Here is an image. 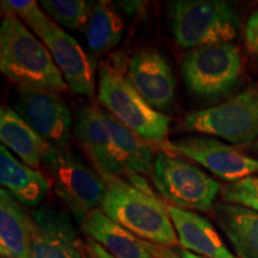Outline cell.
<instances>
[{"mask_svg": "<svg viewBox=\"0 0 258 258\" xmlns=\"http://www.w3.org/2000/svg\"><path fill=\"white\" fill-rule=\"evenodd\" d=\"M104 180L106 192L101 209L111 220L148 243L165 247L178 246L169 206L154 194L143 191L123 178Z\"/></svg>", "mask_w": 258, "mask_h": 258, "instance_id": "6da1fadb", "label": "cell"}, {"mask_svg": "<svg viewBox=\"0 0 258 258\" xmlns=\"http://www.w3.org/2000/svg\"><path fill=\"white\" fill-rule=\"evenodd\" d=\"M0 70L16 85L59 95L69 89L47 47L15 16H5L0 27Z\"/></svg>", "mask_w": 258, "mask_h": 258, "instance_id": "7a4b0ae2", "label": "cell"}, {"mask_svg": "<svg viewBox=\"0 0 258 258\" xmlns=\"http://www.w3.org/2000/svg\"><path fill=\"white\" fill-rule=\"evenodd\" d=\"M6 16L23 19L53 56L71 91L79 96H95L93 64L76 38L62 30L40 9L36 2H2Z\"/></svg>", "mask_w": 258, "mask_h": 258, "instance_id": "3957f363", "label": "cell"}, {"mask_svg": "<svg viewBox=\"0 0 258 258\" xmlns=\"http://www.w3.org/2000/svg\"><path fill=\"white\" fill-rule=\"evenodd\" d=\"M180 73L190 92L207 103L219 102L243 83L239 47L227 42L190 49L180 61Z\"/></svg>", "mask_w": 258, "mask_h": 258, "instance_id": "277c9868", "label": "cell"}, {"mask_svg": "<svg viewBox=\"0 0 258 258\" xmlns=\"http://www.w3.org/2000/svg\"><path fill=\"white\" fill-rule=\"evenodd\" d=\"M171 27L183 49L227 43L238 37L240 16L227 0H177L171 4Z\"/></svg>", "mask_w": 258, "mask_h": 258, "instance_id": "5b68a950", "label": "cell"}, {"mask_svg": "<svg viewBox=\"0 0 258 258\" xmlns=\"http://www.w3.org/2000/svg\"><path fill=\"white\" fill-rule=\"evenodd\" d=\"M42 165L50 177L54 191L80 225L90 212L101 208L106 192L104 178L69 147L48 145Z\"/></svg>", "mask_w": 258, "mask_h": 258, "instance_id": "8992f818", "label": "cell"}, {"mask_svg": "<svg viewBox=\"0 0 258 258\" xmlns=\"http://www.w3.org/2000/svg\"><path fill=\"white\" fill-rule=\"evenodd\" d=\"M98 99L109 114L140 138L157 144L166 141L171 118L148 104L121 72L103 67Z\"/></svg>", "mask_w": 258, "mask_h": 258, "instance_id": "52a82bcc", "label": "cell"}, {"mask_svg": "<svg viewBox=\"0 0 258 258\" xmlns=\"http://www.w3.org/2000/svg\"><path fill=\"white\" fill-rule=\"evenodd\" d=\"M180 131L224 139L235 146L258 140V88L250 86L227 101L190 112L180 121Z\"/></svg>", "mask_w": 258, "mask_h": 258, "instance_id": "ba28073f", "label": "cell"}, {"mask_svg": "<svg viewBox=\"0 0 258 258\" xmlns=\"http://www.w3.org/2000/svg\"><path fill=\"white\" fill-rule=\"evenodd\" d=\"M151 178L160 195L172 207L192 212H211L221 184L200 167L179 157L159 151Z\"/></svg>", "mask_w": 258, "mask_h": 258, "instance_id": "9c48e42d", "label": "cell"}, {"mask_svg": "<svg viewBox=\"0 0 258 258\" xmlns=\"http://www.w3.org/2000/svg\"><path fill=\"white\" fill-rule=\"evenodd\" d=\"M14 101V110L48 144L69 147L72 138V116L59 93L17 85Z\"/></svg>", "mask_w": 258, "mask_h": 258, "instance_id": "30bf717a", "label": "cell"}, {"mask_svg": "<svg viewBox=\"0 0 258 258\" xmlns=\"http://www.w3.org/2000/svg\"><path fill=\"white\" fill-rule=\"evenodd\" d=\"M159 146L167 153L190 158L219 178L231 183L258 173V159L207 135H190L175 141H164Z\"/></svg>", "mask_w": 258, "mask_h": 258, "instance_id": "8fae6325", "label": "cell"}, {"mask_svg": "<svg viewBox=\"0 0 258 258\" xmlns=\"http://www.w3.org/2000/svg\"><path fill=\"white\" fill-rule=\"evenodd\" d=\"M32 219L31 258H85L83 243L70 212L42 206L30 213Z\"/></svg>", "mask_w": 258, "mask_h": 258, "instance_id": "7c38bea8", "label": "cell"}, {"mask_svg": "<svg viewBox=\"0 0 258 258\" xmlns=\"http://www.w3.org/2000/svg\"><path fill=\"white\" fill-rule=\"evenodd\" d=\"M127 78L148 104L159 112L172 109L176 102V78L160 51L144 49L129 61Z\"/></svg>", "mask_w": 258, "mask_h": 258, "instance_id": "4fadbf2b", "label": "cell"}, {"mask_svg": "<svg viewBox=\"0 0 258 258\" xmlns=\"http://www.w3.org/2000/svg\"><path fill=\"white\" fill-rule=\"evenodd\" d=\"M73 133L103 178H127L132 171L125 170L120 161L102 109L88 104L80 106L77 110Z\"/></svg>", "mask_w": 258, "mask_h": 258, "instance_id": "5bb4252c", "label": "cell"}, {"mask_svg": "<svg viewBox=\"0 0 258 258\" xmlns=\"http://www.w3.org/2000/svg\"><path fill=\"white\" fill-rule=\"evenodd\" d=\"M83 231L115 258H156V245L141 239L111 220L101 208L93 209L82 222Z\"/></svg>", "mask_w": 258, "mask_h": 258, "instance_id": "9a60e30c", "label": "cell"}, {"mask_svg": "<svg viewBox=\"0 0 258 258\" xmlns=\"http://www.w3.org/2000/svg\"><path fill=\"white\" fill-rule=\"evenodd\" d=\"M169 214L182 249L203 258H238L205 217L172 206H169Z\"/></svg>", "mask_w": 258, "mask_h": 258, "instance_id": "2e32d148", "label": "cell"}, {"mask_svg": "<svg viewBox=\"0 0 258 258\" xmlns=\"http://www.w3.org/2000/svg\"><path fill=\"white\" fill-rule=\"evenodd\" d=\"M0 183L21 205L37 207L50 190V180L36 169L21 163L4 145L0 147Z\"/></svg>", "mask_w": 258, "mask_h": 258, "instance_id": "e0dca14e", "label": "cell"}, {"mask_svg": "<svg viewBox=\"0 0 258 258\" xmlns=\"http://www.w3.org/2000/svg\"><path fill=\"white\" fill-rule=\"evenodd\" d=\"M32 219L8 190L0 189L2 258H31Z\"/></svg>", "mask_w": 258, "mask_h": 258, "instance_id": "ac0fdd59", "label": "cell"}, {"mask_svg": "<svg viewBox=\"0 0 258 258\" xmlns=\"http://www.w3.org/2000/svg\"><path fill=\"white\" fill-rule=\"evenodd\" d=\"M213 217L238 258H258V213L241 206L220 202Z\"/></svg>", "mask_w": 258, "mask_h": 258, "instance_id": "d6986e66", "label": "cell"}, {"mask_svg": "<svg viewBox=\"0 0 258 258\" xmlns=\"http://www.w3.org/2000/svg\"><path fill=\"white\" fill-rule=\"evenodd\" d=\"M0 140L6 148L32 169H38L43 163L48 144L30 124L14 109L2 106L0 109Z\"/></svg>", "mask_w": 258, "mask_h": 258, "instance_id": "ffe728a7", "label": "cell"}, {"mask_svg": "<svg viewBox=\"0 0 258 258\" xmlns=\"http://www.w3.org/2000/svg\"><path fill=\"white\" fill-rule=\"evenodd\" d=\"M102 115L124 169L151 176L156 154L148 141L128 129L106 110H102Z\"/></svg>", "mask_w": 258, "mask_h": 258, "instance_id": "44dd1931", "label": "cell"}, {"mask_svg": "<svg viewBox=\"0 0 258 258\" xmlns=\"http://www.w3.org/2000/svg\"><path fill=\"white\" fill-rule=\"evenodd\" d=\"M88 46L93 55H103L121 43L124 24L106 2H97L85 29Z\"/></svg>", "mask_w": 258, "mask_h": 258, "instance_id": "7402d4cb", "label": "cell"}, {"mask_svg": "<svg viewBox=\"0 0 258 258\" xmlns=\"http://www.w3.org/2000/svg\"><path fill=\"white\" fill-rule=\"evenodd\" d=\"M41 6L47 15L70 30L86 29L95 3L85 0H42Z\"/></svg>", "mask_w": 258, "mask_h": 258, "instance_id": "603a6c76", "label": "cell"}, {"mask_svg": "<svg viewBox=\"0 0 258 258\" xmlns=\"http://www.w3.org/2000/svg\"><path fill=\"white\" fill-rule=\"evenodd\" d=\"M221 198L226 203L237 205L258 213V177H246L222 186Z\"/></svg>", "mask_w": 258, "mask_h": 258, "instance_id": "cb8c5ba5", "label": "cell"}, {"mask_svg": "<svg viewBox=\"0 0 258 258\" xmlns=\"http://www.w3.org/2000/svg\"><path fill=\"white\" fill-rule=\"evenodd\" d=\"M245 43L246 47L258 55V10L247 19L245 27Z\"/></svg>", "mask_w": 258, "mask_h": 258, "instance_id": "d4e9b609", "label": "cell"}, {"mask_svg": "<svg viewBox=\"0 0 258 258\" xmlns=\"http://www.w3.org/2000/svg\"><path fill=\"white\" fill-rule=\"evenodd\" d=\"M156 258H203L182 247H165L156 245Z\"/></svg>", "mask_w": 258, "mask_h": 258, "instance_id": "484cf974", "label": "cell"}, {"mask_svg": "<svg viewBox=\"0 0 258 258\" xmlns=\"http://www.w3.org/2000/svg\"><path fill=\"white\" fill-rule=\"evenodd\" d=\"M88 247H89V251H90V253H91L92 258H115V257H112L111 254L108 252V251H105L104 249H103L101 245L93 240L89 241Z\"/></svg>", "mask_w": 258, "mask_h": 258, "instance_id": "4316f807", "label": "cell"}, {"mask_svg": "<svg viewBox=\"0 0 258 258\" xmlns=\"http://www.w3.org/2000/svg\"><path fill=\"white\" fill-rule=\"evenodd\" d=\"M249 147H250L251 152H253L254 154H257V156H258V140L256 141V143L249 145Z\"/></svg>", "mask_w": 258, "mask_h": 258, "instance_id": "83f0119b", "label": "cell"}]
</instances>
